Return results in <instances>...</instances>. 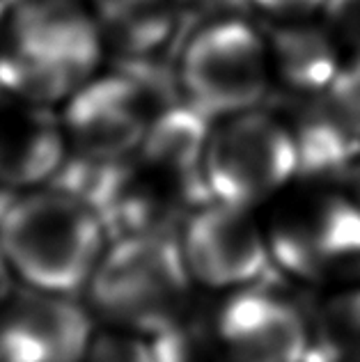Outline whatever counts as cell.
Returning a JSON list of instances; mask_svg holds the SVG:
<instances>
[{
	"label": "cell",
	"mask_w": 360,
	"mask_h": 362,
	"mask_svg": "<svg viewBox=\"0 0 360 362\" xmlns=\"http://www.w3.org/2000/svg\"><path fill=\"white\" fill-rule=\"evenodd\" d=\"M0 250L25 287L71 296L108 247L92 206L60 190H30L0 218Z\"/></svg>",
	"instance_id": "cell-1"
},
{
	"label": "cell",
	"mask_w": 360,
	"mask_h": 362,
	"mask_svg": "<svg viewBox=\"0 0 360 362\" xmlns=\"http://www.w3.org/2000/svg\"><path fill=\"white\" fill-rule=\"evenodd\" d=\"M101 30L74 0H23L7 18L0 85L33 106L67 101L94 76Z\"/></svg>",
	"instance_id": "cell-2"
},
{
	"label": "cell",
	"mask_w": 360,
	"mask_h": 362,
	"mask_svg": "<svg viewBox=\"0 0 360 362\" xmlns=\"http://www.w3.org/2000/svg\"><path fill=\"white\" fill-rule=\"evenodd\" d=\"M182 247L151 234H136L103 252L90 280L92 303L115 328L166 332L184 308L188 287Z\"/></svg>",
	"instance_id": "cell-3"
},
{
	"label": "cell",
	"mask_w": 360,
	"mask_h": 362,
	"mask_svg": "<svg viewBox=\"0 0 360 362\" xmlns=\"http://www.w3.org/2000/svg\"><path fill=\"white\" fill-rule=\"evenodd\" d=\"M301 173L296 133L257 108L223 117L202 151V184L216 202L252 211Z\"/></svg>",
	"instance_id": "cell-4"
},
{
	"label": "cell",
	"mask_w": 360,
	"mask_h": 362,
	"mask_svg": "<svg viewBox=\"0 0 360 362\" xmlns=\"http://www.w3.org/2000/svg\"><path fill=\"white\" fill-rule=\"evenodd\" d=\"M264 230L271 259L291 278L335 289L360 282V204L354 195L294 197Z\"/></svg>",
	"instance_id": "cell-5"
},
{
	"label": "cell",
	"mask_w": 360,
	"mask_h": 362,
	"mask_svg": "<svg viewBox=\"0 0 360 362\" xmlns=\"http://www.w3.org/2000/svg\"><path fill=\"white\" fill-rule=\"evenodd\" d=\"M179 76L191 106L207 117L252 110L273 81L269 44L243 18H218L188 40Z\"/></svg>",
	"instance_id": "cell-6"
},
{
	"label": "cell",
	"mask_w": 360,
	"mask_h": 362,
	"mask_svg": "<svg viewBox=\"0 0 360 362\" xmlns=\"http://www.w3.org/2000/svg\"><path fill=\"white\" fill-rule=\"evenodd\" d=\"M179 247L191 280L216 291L245 289L271 259L267 230L250 211L216 199L188 218Z\"/></svg>",
	"instance_id": "cell-7"
},
{
	"label": "cell",
	"mask_w": 360,
	"mask_h": 362,
	"mask_svg": "<svg viewBox=\"0 0 360 362\" xmlns=\"http://www.w3.org/2000/svg\"><path fill=\"white\" fill-rule=\"evenodd\" d=\"M92 321L64 293L25 287L0 310V362H83Z\"/></svg>",
	"instance_id": "cell-8"
},
{
	"label": "cell",
	"mask_w": 360,
	"mask_h": 362,
	"mask_svg": "<svg viewBox=\"0 0 360 362\" xmlns=\"http://www.w3.org/2000/svg\"><path fill=\"white\" fill-rule=\"evenodd\" d=\"M147 97L127 76H92L64 103L62 129L69 145L94 158H117L140 149L151 127Z\"/></svg>",
	"instance_id": "cell-9"
},
{
	"label": "cell",
	"mask_w": 360,
	"mask_h": 362,
	"mask_svg": "<svg viewBox=\"0 0 360 362\" xmlns=\"http://www.w3.org/2000/svg\"><path fill=\"white\" fill-rule=\"evenodd\" d=\"M216 339L225 362H308L312 349L310 323L289 300L250 289L223 303Z\"/></svg>",
	"instance_id": "cell-10"
},
{
	"label": "cell",
	"mask_w": 360,
	"mask_h": 362,
	"mask_svg": "<svg viewBox=\"0 0 360 362\" xmlns=\"http://www.w3.org/2000/svg\"><path fill=\"white\" fill-rule=\"evenodd\" d=\"M69 140L62 119L42 106L0 110V184L35 188L62 165Z\"/></svg>",
	"instance_id": "cell-11"
},
{
	"label": "cell",
	"mask_w": 360,
	"mask_h": 362,
	"mask_svg": "<svg viewBox=\"0 0 360 362\" xmlns=\"http://www.w3.org/2000/svg\"><path fill=\"white\" fill-rule=\"evenodd\" d=\"M267 44L273 78L306 97L326 94L344 64L333 37L303 21H285Z\"/></svg>",
	"instance_id": "cell-12"
},
{
	"label": "cell",
	"mask_w": 360,
	"mask_h": 362,
	"mask_svg": "<svg viewBox=\"0 0 360 362\" xmlns=\"http://www.w3.org/2000/svg\"><path fill=\"white\" fill-rule=\"evenodd\" d=\"M296 133L301 170L335 173L360 163V136L326 103L312 110L310 119Z\"/></svg>",
	"instance_id": "cell-13"
},
{
	"label": "cell",
	"mask_w": 360,
	"mask_h": 362,
	"mask_svg": "<svg viewBox=\"0 0 360 362\" xmlns=\"http://www.w3.org/2000/svg\"><path fill=\"white\" fill-rule=\"evenodd\" d=\"M312 339L335 362H360V282L337 287L321 303Z\"/></svg>",
	"instance_id": "cell-14"
},
{
	"label": "cell",
	"mask_w": 360,
	"mask_h": 362,
	"mask_svg": "<svg viewBox=\"0 0 360 362\" xmlns=\"http://www.w3.org/2000/svg\"><path fill=\"white\" fill-rule=\"evenodd\" d=\"M83 362H161V360L143 335L115 328L92 337Z\"/></svg>",
	"instance_id": "cell-15"
},
{
	"label": "cell",
	"mask_w": 360,
	"mask_h": 362,
	"mask_svg": "<svg viewBox=\"0 0 360 362\" xmlns=\"http://www.w3.org/2000/svg\"><path fill=\"white\" fill-rule=\"evenodd\" d=\"M324 97L328 106L360 136V51L342 64L335 83Z\"/></svg>",
	"instance_id": "cell-16"
},
{
	"label": "cell",
	"mask_w": 360,
	"mask_h": 362,
	"mask_svg": "<svg viewBox=\"0 0 360 362\" xmlns=\"http://www.w3.org/2000/svg\"><path fill=\"white\" fill-rule=\"evenodd\" d=\"M262 12L273 14L285 21H301L312 12H319L328 5V0H252Z\"/></svg>",
	"instance_id": "cell-17"
},
{
	"label": "cell",
	"mask_w": 360,
	"mask_h": 362,
	"mask_svg": "<svg viewBox=\"0 0 360 362\" xmlns=\"http://www.w3.org/2000/svg\"><path fill=\"white\" fill-rule=\"evenodd\" d=\"M14 278H16V275L12 271V266H9L3 250H0V310L5 308V303L12 298V293L16 291L14 289Z\"/></svg>",
	"instance_id": "cell-18"
},
{
	"label": "cell",
	"mask_w": 360,
	"mask_h": 362,
	"mask_svg": "<svg viewBox=\"0 0 360 362\" xmlns=\"http://www.w3.org/2000/svg\"><path fill=\"white\" fill-rule=\"evenodd\" d=\"M354 199L360 204V163L356 165V175H354Z\"/></svg>",
	"instance_id": "cell-19"
},
{
	"label": "cell",
	"mask_w": 360,
	"mask_h": 362,
	"mask_svg": "<svg viewBox=\"0 0 360 362\" xmlns=\"http://www.w3.org/2000/svg\"><path fill=\"white\" fill-rule=\"evenodd\" d=\"M5 23V12H3V5H0V28H3Z\"/></svg>",
	"instance_id": "cell-20"
}]
</instances>
